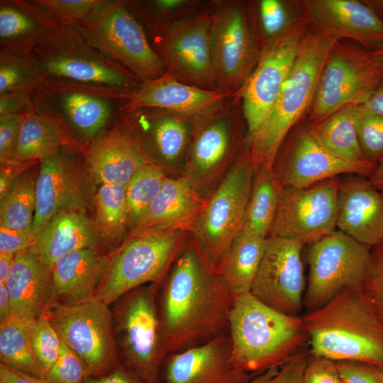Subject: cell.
I'll return each instance as SVG.
<instances>
[{
	"mask_svg": "<svg viewBox=\"0 0 383 383\" xmlns=\"http://www.w3.org/2000/svg\"><path fill=\"white\" fill-rule=\"evenodd\" d=\"M233 296L188 240L160 286L158 306L167 356L228 333Z\"/></svg>",
	"mask_w": 383,
	"mask_h": 383,
	"instance_id": "obj_1",
	"label": "cell"
},
{
	"mask_svg": "<svg viewBox=\"0 0 383 383\" xmlns=\"http://www.w3.org/2000/svg\"><path fill=\"white\" fill-rule=\"evenodd\" d=\"M228 334L234 365L252 374L280 367L308 342L303 318L281 313L251 293L233 297Z\"/></svg>",
	"mask_w": 383,
	"mask_h": 383,
	"instance_id": "obj_2",
	"label": "cell"
},
{
	"mask_svg": "<svg viewBox=\"0 0 383 383\" xmlns=\"http://www.w3.org/2000/svg\"><path fill=\"white\" fill-rule=\"evenodd\" d=\"M302 318L309 355L383 367V326L367 304L360 288L339 294Z\"/></svg>",
	"mask_w": 383,
	"mask_h": 383,
	"instance_id": "obj_3",
	"label": "cell"
},
{
	"mask_svg": "<svg viewBox=\"0 0 383 383\" xmlns=\"http://www.w3.org/2000/svg\"><path fill=\"white\" fill-rule=\"evenodd\" d=\"M338 40L317 28L304 36L268 117L254 135L246 138L245 151L255 169L274 167L287 133L311 106L321 70Z\"/></svg>",
	"mask_w": 383,
	"mask_h": 383,
	"instance_id": "obj_4",
	"label": "cell"
},
{
	"mask_svg": "<svg viewBox=\"0 0 383 383\" xmlns=\"http://www.w3.org/2000/svg\"><path fill=\"white\" fill-rule=\"evenodd\" d=\"M160 286L135 288L118 299L112 310L121 362L149 383H161L167 357L158 306Z\"/></svg>",
	"mask_w": 383,
	"mask_h": 383,
	"instance_id": "obj_5",
	"label": "cell"
},
{
	"mask_svg": "<svg viewBox=\"0 0 383 383\" xmlns=\"http://www.w3.org/2000/svg\"><path fill=\"white\" fill-rule=\"evenodd\" d=\"M191 233L165 231L128 237L113 253L95 299L111 305L139 287L162 284Z\"/></svg>",
	"mask_w": 383,
	"mask_h": 383,
	"instance_id": "obj_6",
	"label": "cell"
},
{
	"mask_svg": "<svg viewBox=\"0 0 383 383\" xmlns=\"http://www.w3.org/2000/svg\"><path fill=\"white\" fill-rule=\"evenodd\" d=\"M255 172L245 150L240 152L196 220L191 238L216 270L242 231Z\"/></svg>",
	"mask_w": 383,
	"mask_h": 383,
	"instance_id": "obj_7",
	"label": "cell"
},
{
	"mask_svg": "<svg viewBox=\"0 0 383 383\" xmlns=\"http://www.w3.org/2000/svg\"><path fill=\"white\" fill-rule=\"evenodd\" d=\"M383 81V68L372 51L338 40L320 74L310 118L321 121L347 106L360 105Z\"/></svg>",
	"mask_w": 383,
	"mask_h": 383,
	"instance_id": "obj_8",
	"label": "cell"
},
{
	"mask_svg": "<svg viewBox=\"0 0 383 383\" xmlns=\"http://www.w3.org/2000/svg\"><path fill=\"white\" fill-rule=\"evenodd\" d=\"M44 314L91 376L104 375L121 364L109 305L96 299L74 305L52 304Z\"/></svg>",
	"mask_w": 383,
	"mask_h": 383,
	"instance_id": "obj_9",
	"label": "cell"
},
{
	"mask_svg": "<svg viewBox=\"0 0 383 383\" xmlns=\"http://www.w3.org/2000/svg\"><path fill=\"white\" fill-rule=\"evenodd\" d=\"M370 251V247L339 230L310 244L304 296L307 312L323 307L345 291L360 288Z\"/></svg>",
	"mask_w": 383,
	"mask_h": 383,
	"instance_id": "obj_10",
	"label": "cell"
},
{
	"mask_svg": "<svg viewBox=\"0 0 383 383\" xmlns=\"http://www.w3.org/2000/svg\"><path fill=\"white\" fill-rule=\"evenodd\" d=\"M211 14L214 89L233 95L243 87L260 52L242 4L219 3Z\"/></svg>",
	"mask_w": 383,
	"mask_h": 383,
	"instance_id": "obj_11",
	"label": "cell"
},
{
	"mask_svg": "<svg viewBox=\"0 0 383 383\" xmlns=\"http://www.w3.org/2000/svg\"><path fill=\"white\" fill-rule=\"evenodd\" d=\"M306 33L305 22L296 21L282 35L262 48L253 71L240 91L246 138L254 135L268 117Z\"/></svg>",
	"mask_w": 383,
	"mask_h": 383,
	"instance_id": "obj_12",
	"label": "cell"
},
{
	"mask_svg": "<svg viewBox=\"0 0 383 383\" xmlns=\"http://www.w3.org/2000/svg\"><path fill=\"white\" fill-rule=\"evenodd\" d=\"M237 122L235 112L225 106L196 122L180 177L204 199L212 194L240 153Z\"/></svg>",
	"mask_w": 383,
	"mask_h": 383,
	"instance_id": "obj_13",
	"label": "cell"
},
{
	"mask_svg": "<svg viewBox=\"0 0 383 383\" xmlns=\"http://www.w3.org/2000/svg\"><path fill=\"white\" fill-rule=\"evenodd\" d=\"M84 20L94 42L145 82L167 72L143 29L121 4L106 1Z\"/></svg>",
	"mask_w": 383,
	"mask_h": 383,
	"instance_id": "obj_14",
	"label": "cell"
},
{
	"mask_svg": "<svg viewBox=\"0 0 383 383\" xmlns=\"http://www.w3.org/2000/svg\"><path fill=\"white\" fill-rule=\"evenodd\" d=\"M339 186L333 177L305 188L284 187L268 236L305 245L335 231Z\"/></svg>",
	"mask_w": 383,
	"mask_h": 383,
	"instance_id": "obj_15",
	"label": "cell"
},
{
	"mask_svg": "<svg viewBox=\"0 0 383 383\" xmlns=\"http://www.w3.org/2000/svg\"><path fill=\"white\" fill-rule=\"evenodd\" d=\"M298 240L268 236L250 293L267 306L292 316L304 306L305 279Z\"/></svg>",
	"mask_w": 383,
	"mask_h": 383,
	"instance_id": "obj_16",
	"label": "cell"
},
{
	"mask_svg": "<svg viewBox=\"0 0 383 383\" xmlns=\"http://www.w3.org/2000/svg\"><path fill=\"white\" fill-rule=\"evenodd\" d=\"M211 14L203 12L174 21L160 37L159 56L177 80L215 90L211 45Z\"/></svg>",
	"mask_w": 383,
	"mask_h": 383,
	"instance_id": "obj_17",
	"label": "cell"
},
{
	"mask_svg": "<svg viewBox=\"0 0 383 383\" xmlns=\"http://www.w3.org/2000/svg\"><path fill=\"white\" fill-rule=\"evenodd\" d=\"M40 161L33 223L35 235L59 212L84 211L92 193L87 175L72 159L57 152Z\"/></svg>",
	"mask_w": 383,
	"mask_h": 383,
	"instance_id": "obj_18",
	"label": "cell"
},
{
	"mask_svg": "<svg viewBox=\"0 0 383 383\" xmlns=\"http://www.w3.org/2000/svg\"><path fill=\"white\" fill-rule=\"evenodd\" d=\"M255 375L234 365L228 333L168 355L161 370V383H245Z\"/></svg>",
	"mask_w": 383,
	"mask_h": 383,
	"instance_id": "obj_19",
	"label": "cell"
},
{
	"mask_svg": "<svg viewBox=\"0 0 383 383\" xmlns=\"http://www.w3.org/2000/svg\"><path fill=\"white\" fill-rule=\"evenodd\" d=\"M374 167L336 157L307 128L297 134L287 155L274 170L283 187L305 188L343 174L370 176Z\"/></svg>",
	"mask_w": 383,
	"mask_h": 383,
	"instance_id": "obj_20",
	"label": "cell"
},
{
	"mask_svg": "<svg viewBox=\"0 0 383 383\" xmlns=\"http://www.w3.org/2000/svg\"><path fill=\"white\" fill-rule=\"evenodd\" d=\"M231 96L187 84L167 72L157 79L145 82L133 94L127 108L133 111L141 109H162L199 120L222 109Z\"/></svg>",
	"mask_w": 383,
	"mask_h": 383,
	"instance_id": "obj_21",
	"label": "cell"
},
{
	"mask_svg": "<svg viewBox=\"0 0 383 383\" xmlns=\"http://www.w3.org/2000/svg\"><path fill=\"white\" fill-rule=\"evenodd\" d=\"M155 109L137 115L138 126L148 144L145 155L169 177H180L186 166L198 120Z\"/></svg>",
	"mask_w": 383,
	"mask_h": 383,
	"instance_id": "obj_22",
	"label": "cell"
},
{
	"mask_svg": "<svg viewBox=\"0 0 383 383\" xmlns=\"http://www.w3.org/2000/svg\"><path fill=\"white\" fill-rule=\"evenodd\" d=\"M308 9L317 28L340 40L349 38L372 51L383 43V21L364 1L312 0Z\"/></svg>",
	"mask_w": 383,
	"mask_h": 383,
	"instance_id": "obj_23",
	"label": "cell"
},
{
	"mask_svg": "<svg viewBox=\"0 0 383 383\" xmlns=\"http://www.w3.org/2000/svg\"><path fill=\"white\" fill-rule=\"evenodd\" d=\"M336 226L370 248L383 240V192L368 180L340 183Z\"/></svg>",
	"mask_w": 383,
	"mask_h": 383,
	"instance_id": "obj_24",
	"label": "cell"
},
{
	"mask_svg": "<svg viewBox=\"0 0 383 383\" xmlns=\"http://www.w3.org/2000/svg\"><path fill=\"white\" fill-rule=\"evenodd\" d=\"M113 253L104 254L91 247L72 252L57 260L52 268L50 305H74L95 299Z\"/></svg>",
	"mask_w": 383,
	"mask_h": 383,
	"instance_id": "obj_25",
	"label": "cell"
},
{
	"mask_svg": "<svg viewBox=\"0 0 383 383\" xmlns=\"http://www.w3.org/2000/svg\"><path fill=\"white\" fill-rule=\"evenodd\" d=\"M206 200L182 177L168 176L128 237L165 231H184L191 233Z\"/></svg>",
	"mask_w": 383,
	"mask_h": 383,
	"instance_id": "obj_26",
	"label": "cell"
},
{
	"mask_svg": "<svg viewBox=\"0 0 383 383\" xmlns=\"http://www.w3.org/2000/svg\"><path fill=\"white\" fill-rule=\"evenodd\" d=\"M85 159L87 174L101 185H126L138 169L150 162L138 143L118 130L97 138Z\"/></svg>",
	"mask_w": 383,
	"mask_h": 383,
	"instance_id": "obj_27",
	"label": "cell"
},
{
	"mask_svg": "<svg viewBox=\"0 0 383 383\" xmlns=\"http://www.w3.org/2000/svg\"><path fill=\"white\" fill-rule=\"evenodd\" d=\"M4 284L11 300L12 316L35 320L50 305L52 269L42 263L30 249L16 254Z\"/></svg>",
	"mask_w": 383,
	"mask_h": 383,
	"instance_id": "obj_28",
	"label": "cell"
},
{
	"mask_svg": "<svg viewBox=\"0 0 383 383\" xmlns=\"http://www.w3.org/2000/svg\"><path fill=\"white\" fill-rule=\"evenodd\" d=\"M99 233L84 211H61L52 216L36 234L30 250L47 267L52 268L64 256L95 247Z\"/></svg>",
	"mask_w": 383,
	"mask_h": 383,
	"instance_id": "obj_29",
	"label": "cell"
},
{
	"mask_svg": "<svg viewBox=\"0 0 383 383\" xmlns=\"http://www.w3.org/2000/svg\"><path fill=\"white\" fill-rule=\"evenodd\" d=\"M266 240L241 231L222 257L216 271L233 297L250 293Z\"/></svg>",
	"mask_w": 383,
	"mask_h": 383,
	"instance_id": "obj_30",
	"label": "cell"
},
{
	"mask_svg": "<svg viewBox=\"0 0 383 383\" xmlns=\"http://www.w3.org/2000/svg\"><path fill=\"white\" fill-rule=\"evenodd\" d=\"M283 188L274 167L260 166L255 169L243 232L268 237Z\"/></svg>",
	"mask_w": 383,
	"mask_h": 383,
	"instance_id": "obj_31",
	"label": "cell"
},
{
	"mask_svg": "<svg viewBox=\"0 0 383 383\" xmlns=\"http://www.w3.org/2000/svg\"><path fill=\"white\" fill-rule=\"evenodd\" d=\"M353 106H347L309 128L330 152L350 163L375 166L365 158L353 119Z\"/></svg>",
	"mask_w": 383,
	"mask_h": 383,
	"instance_id": "obj_32",
	"label": "cell"
},
{
	"mask_svg": "<svg viewBox=\"0 0 383 383\" xmlns=\"http://www.w3.org/2000/svg\"><path fill=\"white\" fill-rule=\"evenodd\" d=\"M44 70L49 74L81 82L128 87L130 80L119 70L88 56L62 54L46 58Z\"/></svg>",
	"mask_w": 383,
	"mask_h": 383,
	"instance_id": "obj_33",
	"label": "cell"
},
{
	"mask_svg": "<svg viewBox=\"0 0 383 383\" xmlns=\"http://www.w3.org/2000/svg\"><path fill=\"white\" fill-rule=\"evenodd\" d=\"M34 321L11 316L0 324V364L29 375L45 377L31 347L30 333Z\"/></svg>",
	"mask_w": 383,
	"mask_h": 383,
	"instance_id": "obj_34",
	"label": "cell"
},
{
	"mask_svg": "<svg viewBox=\"0 0 383 383\" xmlns=\"http://www.w3.org/2000/svg\"><path fill=\"white\" fill-rule=\"evenodd\" d=\"M96 209L95 226L107 240L118 243L127 239L131 228L126 185L102 184L94 197Z\"/></svg>",
	"mask_w": 383,
	"mask_h": 383,
	"instance_id": "obj_35",
	"label": "cell"
},
{
	"mask_svg": "<svg viewBox=\"0 0 383 383\" xmlns=\"http://www.w3.org/2000/svg\"><path fill=\"white\" fill-rule=\"evenodd\" d=\"M38 170L31 167L26 170L0 198L1 226L16 231L33 230Z\"/></svg>",
	"mask_w": 383,
	"mask_h": 383,
	"instance_id": "obj_36",
	"label": "cell"
},
{
	"mask_svg": "<svg viewBox=\"0 0 383 383\" xmlns=\"http://www.w3.org/2000/svg\"><path fill=\"white\" fill-rule=\"evenodd\" d=\"M61 139L57 131L39 117H23L12 160L33 161L58 152Z\"/></svg>",
	"mask_w": 383,
	"mask_h": 383,
	"instance_id": "obj_37",
	"label": "cell"
},
{
	"mask_svg": "<svg viewBox=\"0 0 383 383\" xmlns=\"http://www.w3.org/2000/svg\"><path fill=\"white\" fill-rule=\"evenodd\" d=\"M62 104L72 126L87 138L94 137L101 131L111 112L103 99L79 92L65 95Z\"/></svg>",
	"mask_w": 383,
	"mask_h": 383,
	"instance_id": "obj_38",
	"label": "cell"
},
{
	"mask_svg": "<svg viewBox=\"0 0 383 383\" xmlns=\"http://www.w3.org/2000/svg\"><path fill=\"white\" fill-rule=\"evenodd\" d=\"M167 177L161 167L148 162L138 169L126 185L131 231L145 215Z\"/></svg>",
	"mask_w": 383,
	"mask_h": 383,
	"instance_id": "obj_39",
	"label": "cell"
},
{
	"mask_svg": "<svg viewBox=\"0 0 383 383\" xmlns=\"http://www.w3.org/2000/svg\"><path fill=\"white\" fill-rule=\"evenodd\" d=\"M353 115L363 154L376 165L383 157V116L360 106H353Z\"/></svg>",
	"mask_w": 383,
	"mask_h": 383,
	"instance_id": "obj_40",
	"label": "cell"
},
{
	"mask_svg": "<svg viewBox=\"0 0 383 383\" xmlns=\"http://www.w3.org/2000/svg\"><path fill=\"white\" fill-rule=\"evenodd\" d=\"M30 338L33 355L45 377L59 356L61 340L44 313L34 321Z\"/></svg>",
	"mask_w": 383,
	"mask_h": 383,
	"instance_id": "obj_41",
	"label": "cell"
},
{
	"mask_svg": "<svg viewBox=\"0 0 383 383\" xmlns=\"http://www.w3.org/2000/svg\"><path fill=\"white\" fill-rule=\"evenodd\" d=\"M360 292L383 326V240L371 248L370 262Z\"/></svg>",
	"mask_w": 383,
	"mask_h": 383,
	"instance_id": "obj_42",
	"label": "cell"
},
{
	"mask_svg": "<svg viewBox=\"0 0 383 383\" xmlns=\"http://www.w3.org/2000/svg\"><path fill=\"white\" fill-rule=\"evenodd\" d=\"M258 14L265 45L282 35L296 21H293L286 3L280 0L259 1Z\"/></svg>",
	"mask_w": 383,
	"mask_h": 383,
	"instance_id": "obj_43",
	"label": "cell"
},
{
	"mask_svg": "<svg viewBox=\"0 0 383 383\" xmlns=\"http://www.w3.org/2000/svg\"><path fill=\"white\" fill-rule=\"evenodd\" d=\"M90 376L82 360L61 341L59 356L45 378L52 383H84Z\"/></svg>",
	"mask_w": 383,
	"mask_h": 383,
	"instance_id": "obj_44",
	"label": "cell"
},
{
	"mask_svg": "<svg viewBox=\"0 0 383 383\" xmlns=\"http://www.w3.org/2000/svg\"><path fill=\"white\" fill-rule=\"evenodd\" d=\"M50 13L62 19L85 18L106 1L101 0H39Z\"/></svg>",
	"mask_w": 383,
	"mask_h": 383,
	"instance_id": "obj_45",
	"label": "cell"
},
{
	"mask_svg": "<svg viewBox=\"0 0 383 383\" xmlns=\"http://www.w3.org/2000/svg\"><path fill=\"white\" fill-rule=\"evenodd\" d=\"M343 383H383V367L357 361H338Z\"/></svg>",
	"mask_w": 383,
	"mask_h": 383,
	"instance_id": "obj_46",
	"label": "cell"
},
{
	"mask_svg": "<svg viewBox=\"0 0 383 383\" xmlns=\"http://www.w3.org/2000/svg\"><path fill=\"white\" fill-rule=\"evenodd\" d=\"M303 383H343L335 361L309 355L304 369Z\"/></svg>",
	"mask_w": 383,
	"mask_h": 383,
	"instance_id": "obj_47",
	"label": "cell"
},
{
	"mask_svg": "<svg viewBox=\"0 0 383 383\" xmlns=\"http://www.w3.org/2000/svg\"><path fill=\"white\" fill-rule=\"evenodd\" d=\"M23 116L14 113L0 119V162L13 159L19 137Z\"/></svg>",
	"mask_w": 383,
	"mask_h": 383,
	"instance_id": "obj_48",
	"label": "cell"
},
{
	"mask_svg": "<svg viewBox=\"0 0 383 383\" xmlns=\"http://www.w3.org/2000/svg\"><path fill=\"white\" fill-rule=\"evenodd\" d=\"M33 21L25 14L11 7L0 9V36L1 39H14L33 30Z\"/></svg>",
	"mask_w": 383,
	"mask_h": 383,
	"instance_id": "obj_49",
	"label": "cell"
},
{
	"mask_svg": "<svg viewBox=\"0 0 383 383\" xmlns=\"http://www.w3.org/2000/svg\"><path fill=\"white\" fill-rule=\"evenodd\" d=\"M33 230L16 231L0 225V252L16 254L30 248L35 242Z\"/></svg>",
	"mask_w": 383,
	"mask_h": 383,
	"instance_id": "obj_50",
	"label": "cell"
},
{
	"mask_svg": "<svg viewBox=\"0 0 383 383\" xmlns=\"http://www.w3.org/2000/svg\"><path fill=\"white\" fill-rule=\"evenodd\" d=\"M309 354L299 351L279 368L271 383H303Z\"/></svg>",
	"mask_w": 383,
	"mask_h": 383,
	"instance_id": "obj_51",
	"label": "cell"
},
{
	"mask_svg": "<svg viewBox=\"0 0 383 383\" xmlns=\"http://www.w3.org/2000/svg\"><path fill=\"white\" fill-rule=\"evenodd\" d=\"M35 162L36 160L22 162L11 160L1 164L0 198L21 174L32 167Z\"/></svg>",
	"mask_w": 383,
	"mask_h": 383,
	"instance_id": "obj_52",
	"label": "cell"
},
{
	"mask_svg": "<svg viewBox=\"0 0 383 383\" xmlns=\"http://www.w3.org/2000/svg\"><path fill=\"white\" fill-rule=\"evenodd\" d=\"M84 383H149L122 363L100 377H89Z\"/></svg>",
	"mask_w": 383,
	"mask_h": 383,
	"instance_id": "obj_53",
	"label": "cell"
},
{
	"mask_svg": "<svg viewBox=\"0 0 383 383\" xmlns=\"http://www.w3.org/2000/svg\"><path fill=\"white\" fill-rule=\"evenodd\" d=\"M23 71L20 67L12 63H1L0 93L5 94L18 84L23 78Z\"/></svg>",
	"mask_w": 383,
	"mask_h": 383,
	"instance_id": "obj_54",
	"label": "cell"
},
{
	"mask_svg": "<svg viewBox=\"0 0 383 383\" xmlns=\"http://www.w3.org/2000/svg\"><path fill=\"white\" fill-rule=\"evenodd\" d=\"M28 99V94L25 91L5 94L0 98V116L4 117L8 115L17 113Z\"/></svg>",
	"mask_w": 383,
	"mask_h": 383,
	"instance_id": "obj_55",
	"label": "cell"
},
{
	"mask_svg": "<svg viewBox=\"0 0 383 383\" xmlns=\"http://www.w3.org/2000/svg\"><path fill=\"white\" fill-rule=\"evenodd\" d=\"M0 383H52L45 377L29 375L0 364Z\"/></svg>",
	"mask_w": 383,
	"mask_h": 383,
	"instance_id": "obj_56",
	"label": "cell"
},
{
	"mask_svg": "<svg viewBox=\"0 0 383 383\" xmlns=\"http://www.w3.org/2000/svg\"><path fill=\"white\" fill-rule=\"evenodd\" d=\"M358 106L383 116V81Z\"/></svg>",
	"mask_w": 383,
	"mask_h": 383,
	"instance_id": "obj_57",
	"label": "cell"
},
{
	"mask_svg": "<svg viewBox=\"0 0 383 383\" xmlns=\"http://www.w3.org/2000/svg\"><path fill=\"white\" fill-rule=\"evenodd\" d=\"M153 4L160 12L175 14L186 9L191 3L187 0H157Z\"/></svg>",
	"mask_w": 383,
	"mask_h": 383,
	"instance_id": "obj_58",
	"label": "cell"
},
{
	"mask_svg": "<svg viewBox=\"0 0 383 383\" xmlns=\"http://www.w3.org/2000/svg\"><path fill=\"white\" fill-rule=\"evenodd\" d=\"M12 316L11 300L4 283L0 284V324Z\"/></svg>",
	"mask_w": 383,
	"mask_h": 383,
	"instance_id": "obj_59",
	"label": "cell"
},
{
	"mask_svg": "<svg viewBox=\"0 0 383 383\" xmlns=\"http://www.w3.org/2000/svg\"><path fill=\"white\" fill-rule=\"evenodd\" d=\"M16 254L0 252V284L5 283L12 268Z\"/></svg>",
	"mask_w": 383,
	"mask_h": 383,
	"instance_id": "obj_60",
	"label": "cell"
},
{
	"mask_svg": "<svg viewBox=\"0 0 383 383\" xmlns=\"http://www.w3.org/2000/svg\"><path fill=\"white\" fill-rule=\"evenodd\" d=\"M368 181L375 188L383 192V157L377 162Z\"/></svg>",
	"mask_w": 383,
	"mask_h": 383,
	"instance_id": "obj_61",
	"label": "cell"
},
{
	"mask_svg": "<svg viewBox=\"0 0 383 383\" xmlns=\"http://www.w3.org/2000/svg\"><path fill=\"white\" fill-rule=\"evenodd\" d=\"M279 368V367H274L262 373L258 374L245 383H271L274 377L278 372Z\"/></svg>",
	"mask_w": 383,
	"mask_h": 383,
	"instance_id": "obj_62",
	"label": "cell"
},
{
	"mask_svg": "<svg viewBox=\"0 0 383 383\" xmlns=\"http://www.w3.org/2000/svg\"><path fill=\"white\" fill-rule=\"evenodd\" d=\"M383 21V0L364 1Z\"/></svg>",
	"mask_w": 383,
	"mask_h": 383,
	"instance_id": "obj_63",
	"label": "cell"
},
{
	"mask_svg": "<svg viewBox=\"0 0 383 383\" xmlns=\"http://www.w3.org/2000/svg\"><path fill=\"white\" fill-rule=\"evenodd\" d=\"M372 52L383 68V43L377 47Z\"/></svg>",
	"mask_w": 383,
	"mask_h": 383,
	"instance_id": "obj_64",
	"label": "cell"
}]
</instances>
